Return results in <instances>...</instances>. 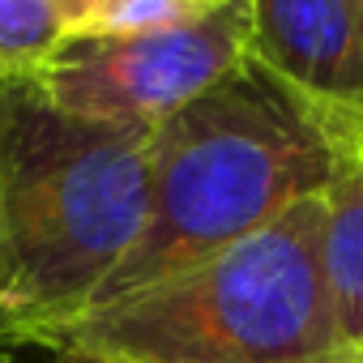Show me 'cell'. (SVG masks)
<instances>
[{"label": "cell", "mask_w": 363, "mask_h": 363, "mask_svg": "<svg viewBox=\"0 0 363 363\" xmlns=\"http://www.w3.org/2000/svg\"><path fill=\"white\" fill-rule=\"evenodd\" d=\"M333 179L337 158L316 99L248 52L223 82L154 128L145 227L94 303L257 235L299 201L325 197Z\"/></svg>", "instance_id": "obj_1"}, {"label": "cell", "mask_w": 363, "mask_h": 363, "mask_svg": "<svg viewBox=\"0 0 363 363\" xmlns=\"http://www.w3.org/2000/svg\"><path fill=\"white\" fill-rule=\"evenodd\" d=\"M154 128L82 120L30 86L0 90V337L86 312L150 210Z\"/></svg>", "instance_id": "obj_2"}, {"label": "cell", "mask_w": 363, "mask_h": 363, "mask_svg": "<svg viewBox=\"0 0 363 363\" xmlns=\"http://www.w3.org/2000/svg\"><path fill=\"white\" fill-rule=\"evenodd\" d=\"M320 235L325 197H308L257 235L43 325L22 346L120 363H354L337 342Z\"/></svg>", "instance_id": "obj_3"}, {"label": "cell", "mask_w": 363, "mask_h": 363, "mask_svg": "<svg viewBox=\"0 0 363 363\" xmlns=\"http://www.w3.org/2000/svg\"><path fill=\"white\" fill-rule=\"evenodd\" d=\"M248 48L252 26L244 0L171 30L60 43L26 86L43 103L82 120L158 128L167 116L223 82Z\"/></svg>", "instance_id": "obj_4"}, {"label": "cell", "mask_w": 363, "mask_h": 363, "mask_svg": "<svg viewBox=\"0 0 363 363\" xmlns=\"http://www.w3.org/2000/svg\"><path fill=\"white\" fill-rule=\"evenodd\" d=\"M252 56L295 90L354 107L363 99L359 0H248Z\"/></svg>", "instance_id": "obj_5"}, {"label": "cell", "mask_w": 363, "mask_h": 363, "mask_svg": "<svg viewBox=\"0 0 363 363\" xmlns=\"http://www.w3.org/2000/svg\"><path fill=\"white\" fill-rule=\"evenodd\" d=\"M320 265L337 342L350 359L363 354V167L337 175L325 193Z\"/></svg>", "instance_id": "obj_6"}, {"label": "cell", "mask_w": 363, "mask_h": 363, "mask_svg": "<svg viewBox=\"0 0 363 363\" xmlns=\"http://www.w3.org/2000/svg\"><path fill=\"white\" fill-rule=\"evenodd\" d=\"M206 18L197 0H60V43L128 39Z\"/></svg>", "instance_id": "obj_7"}, {"label": "cell", "mask_w": 363, "mask_h": 363, "mask_svg": "<svg viewBox=\"0 0 363 363\" xmlns=\"http://www.w3.org/2000/svg\"><path fill=\"white\" fill-rule=\"evenodd\" d=\"M60 48V0H0V90L26 86Z\"/></svg>", "instance_id": "obj_8"}, {"label": "cell", "mask_w": 363, "mask_h": 363, "mask_svg": "<svg viewBox=\"0 0 363 363\" xmlns=\"http://www.w3.org/2000/svg\"><path fill=\"white\" fill-rule=\"evenodd\" d=\"M56 363H120V359H94V354H56Z\"/></svg>", "instance_id": "obj_9"}, {"label": "cell", "mask_w": 363, "mask_h": 363, "mask_svg": "<svg viewBox=\"0 0 363 363\" xmlns=\"http://www.w3.org/2000/svg\"><path fill=\"white\" fill-rule=\"evenodd\" d=\"M197 5H201L206 13H214V9H227V5H244V0H197Z\"/></svg>", "instance_id": "obj_10"}, {"label": "cell", "mask_w": 363, "mask_h": 363, "mask_svg": "<svg viewBox=\"0 0 363 363\" xmlns=\"http://www.w3.org/2000/svg\"><path fill=\"white\" fill-rule=\"evenodd\" d=\"M5 359H9V342H5V337H0V363H5Z\"/></svg>", "instance_id": "obj_11"}, {"label": "cell", "mask_w": 363, "mask_h": 363, "mask_svg": "<svg viewBox=\"0 0 363 363\" xmlns=\"http://www.w3.org/2000/svg\"><path fill=\"white\" fill-rule=\"evenodd\" d=\"M359 22H363V0H359ZM354 111H363V99L354 103Z\"/></svg>", "instance_id": "obj_12"}, {"label": "cell", "mask_w": 363, "mask_h": 363, "mask_svg": "<svg viewBox=\"0 0 363 363\" xmlns=\"http://www.w3.org/2000/svg\"><path fill=\"white\" fill-rule=\"evenodd\" d=\"M354 363H363V354H359V359H354Z\"/></svg>", "instance_id": "obj_13"}]
</instances>
